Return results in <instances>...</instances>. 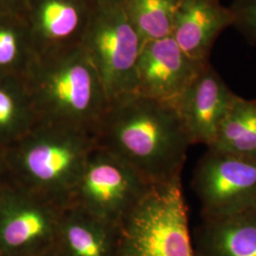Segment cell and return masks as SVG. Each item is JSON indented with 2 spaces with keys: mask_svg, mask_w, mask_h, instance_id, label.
I'll use <instances>...</instances> for the list:
<instances>
[{
  "mask_svg": "<svg viewBox=\"0 0 256 256\" xmlns=\"http://www.w3.org/2000/svg\"><path fill=\"white\" fill-rule=\"evenodd\" d=\"M94 136L153 185L180 178L192 146L172 102L136 92L110 102Z\"/></svg>",
  "mask_w": 256,
  "mask_h": 256,
  "instance_id": "obj_1",
  "label": "cell"
},
{
  "mask_svg": "<svg viewBox=\"0 0 256 256\" xmlns=\"http://www.w3.org/2000/svg\"><path fill=\"white\" fill-rule=\"evenodd\" d=\"M24 79L39 122L94 133L110 104L100 76L79 42L38 52Z\"/></svg>",
  "mask_w": 256,
  "mask_h": 256,
  "instance_id": "obj_2",
  "label": "cell"
},
{
  "mask_svg": "<svg viewBox=\"0 0 256 256\" xmlns=\"http://www.w3.org/2000/svg\"><path fill=\"white\" fill-rule=\"evenodd\" d=\"M96 144L90 131L38 122L4 151L10 180L64 207Z\"/></svg>",
  "mask_w": 256,
  "mask_h": 256,
  "instance_id": "obj_3",
  "label": "cell"
},
{
  "mask_svg": "<svg viewBox=\"0 0 256 256\" xmlns=\"http://www.w3.org/2000/svg\"><path fill=\"white\" fill-rule=\"evenodd\" d=\"M116 256H196L180 178L153 185L122 220Z\"/></svg>",
  "mask_w": 256,
  "mask_h": 256,
  "instance_id": "obj_4",
  "label": "cell"
},
{
  "mask_svg": "<svg viewBox=\"0 0 256 256\" xmlns=\"http://www.w3.org/2000/svg\"><path fill=\"white\" fill-rule=\"evenodd\" d=\"M144 43L122 2L93 6L79 44L99 74L110 102L135 92Z\"/></svg>",
  "mask_w": 256,
  "mask_h": 256,
  "instance_id": "obj_5",
  "label": "cell"
},
{
  "mask_svg": "<svg viewBox=\"0 0 256 256\" xmlns=\"http://www.w3.org/2000/svg\"><path fill=\"white\" fill-rule=\"evenodd\" d=\"M152 186L128 162L96 144L68 204L118 227Z\"/></svg>",
  "mask_w": 256,
  "mask_h": 256,
  "instance_id": "obj_6",
  "label": "cell"
},
{
  "mask_svg": "<svg viewBox=\"0 0 256 256\" xmlns=\"http://www.w3.org/2000/svg\"><path fill=\"white\" fill-rule=\"evenodd\" d=\"M62 206L16 183L0 189V256H41L55 248Z\"/></svg>",
  "mask_w": 256,
  "mask_h": 256,
  "instance_id": "obj_7",
  "label": "cell"
},
{
  "mask_svg": "<svg viewBox=\"0 0 256 256\" xmlns=\"http://www.w3.org/2000/svg\"><path fill=\"white\" fill-rule=\"evenodd\" d=\"M192 186L200 202L202 220L254 208L256 160L208 148L196 166Z\"/></svg>",
  "mask_w": 256,
  "mask_h": 256,
  "instance_id": "obj_8",
  "label": "cell"
},
{
  "mask_svg": "<svg viewBox=\"0 0 256 256\" xmlns=\"http://www.w3.org/2000/svg\"><path fill=\"white\" fill-rule=\"evenodd\" d=\"M209 64L192 59L172 36L146 41L138 60L135 92L173 102Z\"/></svg>",
  "mask_w": 256,
  "mask_h": 256,
  "instance_id": "obj_9",
  "label": "cell"
},
{
  "mask_svg": "<svg viewBox=\"0 0 256 256\" xmlns=\"http://www.w3.org/2000/svg\"><path fill=\"white\" fill-rule=\"evenodd\" d=\"M236 95L210 63L172 102L192 146H212Z\"/></svg>",
  "mask_w": 256,
  "mask_h": 256,
  "instance_id": "obj_10",
  "label": "cell"
},
{
  "mask_svg": "<svg viewBox=\"0 0 256 256\" xmlns=\"http://www.w3.org/2000/svg\"><path fill=\"white\" fill-rule=\"evenodd\" d=\"M92 9L90 0H28L23 12L37 54L78 43Z\"/></svg>",
  "mask_w": 256,
  "mask_h": 256,
  "instance_id": "obj_11",
  "label": "cell"
},
{
  "mask_svg": "<svg viewBox=\"0 0 256 256\" xmlns=\"http://www.w3.org/2000/svg\"><path fill=\"white\" fill-rule=\"evenodd\" d=\"M232 21L229 7L220 0H180L171 36L192 59L208 64L216 41Z\"/></svg>",
  "mask_w": 256,
  "mask_h": 256,
  "instance_id": "obj_12",
  "label": "cell"
},
{
  "mask_svg": "<svg viewBox=\"0 0 256 256\" xmlns=\"http://www.w3.org/2000/svg\"><path fill=\"white\" fill-rule=\"evenodd\" d=\"M117 246V226L72 204L63 207L55 241L61 256H116Z\"/></svg>",
  "mask_w": 256,
  "mask_h": 256,
  "instance_id": "obj_13",
  "label": "cell"
},
{
  "mask_svg": "<svg viewBox=\"0 0 256 256\" xmlns=\"http://www.w3.org/2000/svg\"><path fill=\"white\" fill-rule=\"evenodd\" d=\"M192 238L196 256H256V208L202 220Z\"/></svg>",
  "mask_w": 256,
  "mask_h": 256,
  "instance_id": "obj_14",
  "label": "cell"
},
{
  "mask_svg": "<svg viewBox=\"0 0 256 256\" xmlns=\"http://www.w3.org/2000/svg\"><path fill=\"white\" fill-rule=\"evenodd\" d=\"M38 122L24 76H0V149L12 146Z\"/></svg>",
  "mask_w": 256,
  "mask_h": 256,
  "instance_id": "obj_15",
  "label": "cell"
},
{
  "mask_svg": "<svg viewBox=\"0 0 256 256\" xmlns=\"http://www.w3.org/2000/svg\"><path fill=\"white\" fill-rule=\"evenodd\" d=\"M36 54L24 12H0V76H24Z\"/></svg>",
  "mask_w": 256,
  "mask_h": 256,
  "instance_id": "obj_16",
  "label": "cell"
},
{
  "mask_svg": "<svg viewBox=\"0 0 256 256\" xmlns=\"http://www.w3.org/2000/svg\"><path fill=\"white\" fill-rule=\"evenodd\" d=\"M209 148L256 160V100L236 95Z\"/></svg>",
  "mask_w": 256,
  "mask_h": 256,
  "instance_id": "obj_17",
  "label": "cell"
},
{
  "mask_svg": "<svg viewBox=\"0 0 256 256\" xmlns=\"http://www.w3.org/2000/svg\"><path fill=\"white\" fill-rule=\"evenodd\" d=\"M128 18L142 40L171 36L180 0H122Z\"/></svg>",
  "mask_w": 256,
  "mask_h": 256,
  "instance_id": "obj_18",
  "label": "cell"
},
{
  "mask_svg": "<svg viewBox=\"0 0 256 256\" xmlns=\"http://www.w3.org/2000/svg\"><path fill=\"white\" fill-rule=\"evenodd\" d=\"M228 7L232 14V27L256 46V0H232Z\"/></svg>",
  "mask_w": 256,
  "mask_h": 256,
  "instance_id": "obj_19",
  "label": "cell"
},
{
  "mask_svg": "<svg viewBox=\"0 0 256 256\" xmlns=\"http://www.w3.org/2000/svg\"><path fill=\"white\" fill-rule=\"evenodd\" d=\"M28 0H0V12H24Z\"/></svg>",
  "mask_w": 256,
  "mask_h": 256,
  "instance_id": "obj_20",
  "label": "cell"
},
{
  "mask_svg": "<svg viewBox=\"0 0 256 256\" xmlns=\"http://www.w3.org/2000/svg\"><path fill=\"white\" fill-rule=\"evenodd\" d=\"M9 182H10V180L5 160L4 150L0 149V189Z\"/></svg>",
  "mask_w": 256,
  "mask_h": 256,
  "instance_id": "obj_21",
  "label": "cell"
},
{
  "mask_svg": "<svg viewBox=\"0 0 256 256\" xmlns=\"http://www.w3.org/2000/svg\"><path fill=\"white\" fill-rule=\"evenodd\" d=\"M93 6H102V5H110L122 2V0H90Z\"/></svg>",
  "mask_w": 256,
  "mask_h": 256,
  "instance_id": "obj_22",
  "label": "cell"
},
{
  "mask_svg": "<svg viewBox=\"0 0 256 256\" xmlns=\"http://www.w3.org/2000/svg\"><path fill=\"white\" fill-rule=\"evenodd\" d=\"M41 256H61V254L58 252V250H57L54 248H52V250L48 252L46 254Z\"/></svg>",
  "mask_w": 256,
  "mask_h": 256,
  "instance_id": "obj_23",
  "label": "cell"
},
{
  "mask_svg": "<svg viewBox=\"0 0 256 256\" xmlns=\"http://www.w3.org/2000/svg\"></svg>",
  "mask_w": 256,
  "mask_h": 256,
  "instance_id": "obj_24",
  "label": "cell"
}]
</instances>
